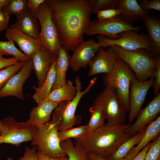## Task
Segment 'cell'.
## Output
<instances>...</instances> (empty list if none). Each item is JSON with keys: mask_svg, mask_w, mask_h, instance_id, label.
Segmentation results:
<instances>
[{"mask_svg": "<svg viewBox=\"0 0 160 160\" xmlns=\"http://www.w3.org/2000/svg\"><path fill=\"white\" fill-rule=\"evenodd\" d=\"M60 145L68 160H89L88 151L76 141L74 143L71 139L61 142Z\"/></svg>", "mask_w": 160, "mask_h": 160, "instance_id": "28", "label": "cell"}, {"mask_svg": "<svg viewBox=\"0 0 160 160\" xmlns=\"http://www.w3.org/2000/svg\"><path fill=\"white\" fill-rule=\"evenodd\" d=\"M37 152L35 146H33L32 148L26 146L23 156L18 158L17 160H38Z\"/></svg>", "mask_w": 160, "mask_h": 160, "instance_id": "39", "label": "cell"}, {"mask_svg": "<svg viewBox=\"0 0 160 160\" xmlns=\"http://www.w3.org/2000/svg\"><path fill=\"white\" fill-rule=\"evenodd\" d=\"M37 157L38 160H68L67 156L61 158L53 159L42 154L37 151Z\"/></svg>", "mask_w": 160, "mask_h": 160, "instance_id": "44", "label": "cell"}, {"mask_svg": "<svg viewBox=\"0 0 160 160\" xmlns=\"http://www.w3.org/2000/svg\"><path fill=\"white\" fill-rule=\"evenodd\" d=\"M16 21L10 26L35 39H39L40 25L35 14L27 9L16 16Z\"/></svg>", "mask_w": 160, "mask_h": 160, "instance_id": "19", "label": "cell"}, {"mask_svg": "<svg viewBox=\"0 0 160 160\" xmlns=\"http://www.w3.org/2000/svg\"><path fill=\"white\" fill-rule=\"evenodd\" d=\"M19 61V60L15 57H13L9 58H5L0 54V70L14 65Z\"/></svg>", "mask_w": 160, "mask_h": 160, "instance_id": "40", "label": "cell"}, {"mask_svg": "<svg viewBox=\"0 0 160 160\" xmlns=\"http://www.w3.org/2000/svg\"><path fill=\"white\" fill-rule=\"evenodd\" d=\"M58 132L55 124L50 121L36 127L31 141V145L35 146L39 153L51 158L67 156L61 146Z\"/></svg>", "mask_w": 160, "mask_h": 160, "instance_id": "6", "label": "cell"}, {"mask_svg": "<svg viewBox=\"0 0 160 160\" xmlns=\"http://www.w3.org/2000/svg\"><path fill=\"white\" fill-rule=\"evenodd\" d=\"M90 119L86 125L87 133L91 132L105 125V117L101 107L99 105H92L89 109Z\"/></svg>", "mask_w": 160, "mask_h": 160, "instance_id": "29", "label": "cell"}, {"mask_svg": "<svg viewBox=\"0 0 160 160\" xmlns=\"http://www.w3.org/2000/svg\"><path fill=\"white\" fill-rule=\"evenodd\" d=\"M122 13L121 11L117 9L100 10L97 13L98 20H99L110 19Z\"/></svg>", "mask_w": 160, "mask_h": 160, "instance_id": "36", "label": "cell"}, {"mask_svg": "<svg viewBox=\"0 0 160 160\" xmlns=\"http://www.w3.org/2000/svg\"><path fill=\"white\" fill-rule=\"evenodd\" d=\"M142 26H134L132 22L126 20L120 15L108 20L91 21L85 33L88 36L103 35L111 39H117L119 34L124 31L132 30L139 32L143 28Z\"/></svg>", "mask_w": 160, "mask_h": 160, "instance_id": "10", "label": "cell"}, {"mask_svg": "<svg viewBox=\"0 0 160 160\" xmlns=\"http://www.w3.org/2000/svg\"><path fill=\"white\" fill-rule=\"evenodd\" d=\"M57 105L47 99L43 100L31 110L26 122L36 127L50 122L52 113Z\"/></svg>", "mask_w": 160, "mask_h": 160, "instance_id": "20", "label": "cell"}, {"mask_svg": "<svg viewBox=\"0 0 160 160\" xmlns=\"http://www.w3.org/2000/svg\"><path fill=\"white\" fill-rule=\"evenodd\" d=\"M87 155L89 160H106L104 158L89 151H88Z\"/></svg>", "mask_w": 160, "mask_h": 160, "instance_id": "45", "label": "cell"}, {"mask_svg": "<svg viewBox=\"0 0 160 160\" xmlns=\"http://www.w3.org/2000/svg\"><path fill=\"white\" fill-rule=\"evenodd\" d=\"M151 42L152 53L155 58L160 57V20L156 16L148 15L142 20Z\"/></svg>", "mask_w": 160, "mask_h": 160, "instance_id": "21", "label": "cell"}, {"mask_svg": "<svg viewBox=\"0 0 160 160\" xmlns=\"http://www.w3.org/2000/svg\"><path fill=\"white\" fill-rule=\"evenodd\" d=\"M145 129V133L140 142L130 150L124 158L128 160L132 159L151 141L160 135V116L149 124Z\"/></svg>", "mask_w": 160, "mask_h": 160, "instance_id": "22", "label": "cell"}, {"mask_svg": "<svg viewBox=\"0 0 160 160\" xmlns=\"http://www.w3.org/2000/svg\"><path fill=\"white\" fill-rule=\"evenodd\" d=\"M131 124L109 126L105 124L75 139L88 151L106 158L132 136L128 131Z\"/></svg>", "mask_w": 160, "mask_h": 160, "instance_id": "2", "label": "cell"}, {"mask_svg": "<svg viewBox=\"0 0 160 160\" xmlns=\"http://www.w3.org/2000/svg\"><path fill=\"white\" fill-rule=\"evenodd\" d=\"M33 70V65L31 59L23 62L20 70L8 80L0 91V98L13 96L23 100V85Z\"/></svg>", "mask_w": 160, "mask_h": 160, "instance_id": "13", "label": "cell"}, {"mask_svg": "<svg viewBox=\"0 0 160 160\" xmlns=\"http://www.w3.org/2000/svg\"><path fill=\"white\" fill-rule=\"evenodd\" d=\"M9 0H0V8H2L5 6L8 3Z\"/></svg>", "mask_w": 160, "mask_h": 160, "instance_id": "46", "label": "cell"}, {"mask_svg": "<svg viewBox=\"0 0 160 160\" xmlns=\"http://www.w3.org/2000/svg\"><path fill=\"white\" fill-rule=\"evenodd\" d=\"M28 3L27 0H9L1 10L9 16L12 14L16 16L27 9Z\"/></svg>", "mask_w": 160, "mask_h": 160, "instance_id": "31", "label": "cell"}, {"mask_svg": "<svg viewBox=\"0 0 160 160\" xmlns=\"http://www.w3.org/2000/svg\"></svg>", "mask_w": 160, "mask_h": 160, "instance_id": "48", "label": "cell"}, {"mask_svg": "<svg viewBox=\"0 0 160 160\" xmlns=\"http://www.w3.org/2000/svg\"><path fill=\"white\" fill-rule=\"evenodd\" d=\"M151 143L143 148L133 159L129 160H144L146 152L149 147ZM121 160H128L124 158Z\"/></svg>", "mask_w": 160, "mask_h": 160, "instance_id": "43", "label": "cell"}, {"mask_svg": "<svg viewBox=\"0 0 160 160\" xmlns=\"http://www.w3.org/2000/svg\"><path fill=\"white\" fill-rule=\"evenodd\" d=\"M23 62L19 61L17 63L0 70V91L8 80L21 69Z\"/></svg>", "mask_w": 160, "mask_h": 160, "instance_id": "33", "label": "cell"}, {"mask_svg": "<svg viewBox=\"0 0 160 160\" xmlns=\"http://www.w3.org/2000/svg\"><path fill=\"white\" fill-rule=\"evenodd\" d=\"M153 77L154 80L151 87L153 88L154 94L156 96L160 92L159 90L160 88V57L157 58V68Z\"/></svg>", "mask_w": 160, "mask_h": 160, "instance_id": "38", "label": "cell"}, {"mask_svg": "<svg viewBox=\"0 0 160 160\" xmlns=\"http://www.w3.org/2000/svg\"><path fill=\"white\" fill-rule=\"evenodd\" d=\"M76 93V88L73 82L69 80L63 85L51 91L45 99L58 104L62 101L72 100Z\"/></svg>", "mask_w": 160, "mask_h": 160, "instance_id": "25", "label": "cell"}, {"mask_svg": "<svg viewBox=\"0 0 160 160\" xmlns=\"http://www.w3.org/2000/svg\"><path fill=\"white\" fill-rule=\"evenodd\" d=\"M143 10L150 11L151 9L160 11V0H141L138 3Z\"/></svg>", "mask_w": 160, "mask_h": 160, "instance_id": "37", "label": "cell"}, {"mask_svg": "<svg viewBox=\"0 0 160 160\" xmlns=\"http://www.w3.org/2000/svg\"><path fill=\"white\" fill-rule=\"evenodd\" d=\"M55 61L52 64L42 85L39 87L35 86L33 87L35 92L32 97L37 105L47 97L54 84L55 79Z\"/></svg>", "mask_w": 160, "mask_h": 160, "instance_id": "26", "label": "cell"}, {"mask_svg": "<svg viewBox=\"0 0 160 160\" xmlns=\"http://www.w3.org/2000/svg\"><path fill=\"white\" fill-rule=\"evenodd\" d=\"M36 127L27 122H19L9 116L1 121L0 144L6 143L18 147L22 143L31 141Z\"/></svg>", "mask_w": 160, "mask_h": 160, "instance_id": "9", "label": "cell"}, {"mask_svg": "<svg viewBox=\"0 0 160 160\" xmlns=\"http://www.w3.org/2000/svg\"><path fill=\"white\" fill-rule=\"evenodd\" d=\"M1 120H0V127L1 126Z\"/></svg>", "mask_w": 160, "mask_h": 160, "instance_id": "47", "label": "cell"}, {"mask_svg": "<svg viewBox=\"0 0 160 160\" xmlns=\"http://www.w3.org/2000/svg\"><path fill=\"white\" fill-rule=\"evenodd\" d=\"M99 48L98 43L93 39L82 41L71 56V68L77 72L81 68H86Z\"/></svg>", "mask_w": 160, "mask_h": 160, "instance_id": "15", "label": "cell"}, {"mask_svg": "<svg viewBox=\"0 0 160 160\" xmlns=\"http://www.w3.org/2000/svg\"><path fill=\"white\" fill-rule=\"evenodd\" d=\"M119 36V38L113 39L103 35H97L99 47L107 49L111 45H116L129 51L142 49L152 52L150 40L147 34L129 30L121 33Z\"/></svg>", "mask_w": 160, "mask_h": 160, "instance_id": "11", "label": "cell"}, {"mask_svg": "<svg viewBox=\"0 0 160 160\" xmlns=\"http://www.w3.org/2000/svg\"><path fill=\"white\" fill-rule=\"evenodd\" d=\"M68 51L63 46L60 48L55 63V81L51 92L60 87L66 83V73L70 66L71 60V56Z\"/></svg>", "mask_w": 160, "mask_h": 160, "instance_id": "23", "label": "cell"}, {"mask_svg": "<svg viewBox=\"0 0 160 160\" xmlns=\"http://www.w3.org/2000/svg\"><path fill=\"white\" fill-rule=\"evenodd\" d=\"M160 113V92L151 100L146 106L141 109L135 122L131 124L128 130L133 135L145 129L155 120Z\"/></svg>", "mask_w": 160, "mask_h": 160, "instance_id": "16", "label": "cell"}, {"mask_svg": "<svg viewBox=\"0 0 160 160\" xmlns=\"http://www.w3.org/2000/svg\"><path fill=\"white\" fill-rule=\"evenodd\" d=\"M118 0H96L92 8V14L100 10L114 9L117 5Z\"/></svg>", "mask_w": 160, "mask_h": 160, "instance_id": "35", "label": "cell"}, {"mask_svg": "<svg viewBox=\"0 0 160 160\" xmlns=\"http://www.w3.org/2000/svg\"><path fill=\"white\" fill-rule=\"evenodd\" d=\"M9 16L3 12L0 8V33L7 28L9 22Z\"/></svg>", "mask_w": 160, "mask_h": 160, "instance_id": "41", "label": "cell"}, {"mask_svg": "<svg viewBox=\"0 0 160 160\" xmlns=\"http://www.w3.org/2000/svg\"><path fill=\"white\" fill-rule=\"evenodd\" d=\"M35 15L40 24L39 39L42 45L57 59L62 45L46 0L39 6Z\"/></svg>", "mask_w": 160, "mask_h": 160, "instance_id": "7", "label": "cell"}, {"mask_svg": "<svg viewBox=\"0 0 160 160\" xmlns=\"http://www.w3.org/2000/svg\"><path fill=\"white\" fill-rule=\"evenodd\" d=\"M96 0H46L62 46L73 51L83 40Z\"/></svg>", "mask_w": 160, "mask_h": 160, "instance_id": "1", "label": "cell"}, {"mask_svg": "<svg viewBox=\"0 0 160 160\" xmlns=\"http://www.w3.org/2000/svg\"><path fill=\"white\" fill-rule=\"evenodd\" d=\"M145 131V129H143L130 137L123 142L112 155L104 159L106 160H121L125 157L130 150L140 142Z\"/></svg>", "mask_w": 160, "mask_h": 160, "instance_id": "27", "label": "cell"}, {"mask_svg": "<svg viewBox=\"0 0 160 160\" xmlns=\"http://www.w3.org/2000/svg\"><path fill=\"white\" fill-rule=\"evenodd\" d=\"M135 78L131 69L119 57L112 70L103 73L102 76L103 85L105 87L115 89L119 99L128 112L130 83Z\"/></svg>", "mask_w": 160, "mask_h": 160, "instance_id": "5", "label": "cell"}, {"mask_svg": "<svg viewBox=\"0 0 160 160\" xmlns=\"http://www.w3.org/2000/svg\"><path fill=\"white\" fill-rule=\"evenodd\" d=\"M87 133L86 125H83L60 131L58 132L60 142L69 139L79 137Z\"/></svg>", "mask_w": 160, "mask_h": 160, "instance_id": "32", "label": "cell"}, {"mask_svg": "<svg viewBox=\"0 0 160 160\" xmlns=\"http://www.w3.org/2000/svg\"><path fill=\"white\" fill-rule=\"evenodd\" d=\"M45 0H28L27 9L34 14L40 5Z\"/></svg>", "mask_w": 160, "mask_h": 160, "instance_id": "42", "label": "cell"}, {"mask_svg": "<svg viewBox=\"0 0 160 160\" xmlns=\"http://www.w3.org/2000/svg\"><path fill=\"white\" fill-rule=\"evenodd\" d=\"M116 7L122 18L132 22L142 20L150 12L143 10L136 0H119Z\"/></svg>", "mask_w": 160, "mask_h": 160, "instance_id": "24", "label": "cell"}, {"mask_svg": "<svg viewBox=\"0 0 160 160\" xmlns=\"http://www.w3.org/2000/svg\"><path fill=\"white\" fill-rule=\"evenodd\" d=\"M0 54L2 55L12 56L23 62L31 59L15 47L14 42L12 40L0 41Z\"/></svg>", "mask_w": 160, "mask_h": 160, "instance_id": "30", "label": "cell"}, {"mask_svg": "<svg viewBox=\"0 0 160 160\" xmlns=\"http://www.w3.org/2000/svg\"><path fill=\"white\" fill-rule=\"evenodd\" d=\"M109 47L130 67L137 80L144 81L154 77L158 57L155 58L151 52L142 49L129 51L116 45Z\"/></svg>", "mask_w": 160, "mask_h": 160, "instance_id": "4", "label": "cell"}, {"mask_svg": "<svg viewBox=\"0 0 160 160\" xmlns=\"http://www.w3.org/2000/svg\"><path fill=\"white\" fill-rule=\"evenodd\" d=\"M154 80V77L144 81H140L136 78L130 83L129 100V108L127 117L128 124H131L141 111L148 92Z\"/></svg>", "mask_w": 160, "mask_h": 160, "instance_id": "12", "label": "cell"}, {"mask_svg": "<svg viewBox=\"0 0 160 160\" xmlns=\"http://www.w3.org/2000/svg\"><path fill=\"white\" fill-rule=\"evenodd\" d=\"M30 58L37 78L38 87H39L44 82L52 64L56 59L43 48L37 51Z\"/></svg>", "mask_w": 160, "mask_h": 160, "instance_id": "18", "label": "cell"}, {"mask_svg": "<svg viewBox=\"0 0 160 160\" xmlns=\"http://www.w3.org/2000/svg\"><path fill=\"white\" fill-rule=\"evenodd\" d=\"M5 36L8 40L15 42L20 51L30 58L37 51L43 48L39 39H34L17 28L10 26L7 28Z\"/></svg>", "mask_w": 160, "mask_h": 160, "instance_id": "17", "label": "cell"}, {"mask_svg": "<svg viewBox=\"0 0 160 160\" xmlns=\"http://www.w3.org/2000/svg\"><path fill=\"white\" fill-rule=\"evenodd\" d=\"M144 160H160V135L151 143Z\"/></svg>", "mask_w": 160, "mask_h": 160, "instance_id": "34", "label": "cell"}, {"mask_svg": "<svg viewBox=\"0 0 160 160\" xmlns=\"http://www.w3.org/2000/svg\"><path fill=\"white\" fill-rule=\"evenodd\" d=\"M119 57L110 47L105 50L100 48L89 63V76L110 72L113 68Z\"/></svg>", "mask_w": 160, "mask_h": 160, "instance_id": "14", "label": "cell"}, {"mask_svg": "<svg viewBox=\"0 0 160 160\" xmlns=\"http://www.w3.org/2000/svg\"><path fill=\"white\" fill-rule=\"evenodd\" d=\"M95 105L102 108L106 124L116 126L125 121L128 111L120 101L115 89L105 87L95 98L92 104Z\"/></svg>", "mask_w": 160, "mask_h": 160, "instance_id": "8", "label": "cell"}, {"mask_svg": "<svg viewBox=\"0 0 160 160\" xmlns=\"http://www.w3.org/2000/svg\"><path fill=\"white\" fill-rule=\"evenodd\" d=\"M97 80L96 77L93 78L86 88L82 91L81 82L79 76H76L74 80L76 89L75 97L70 101L60 102L53 111L52 119L50 122L55 124L58 131L71 128L80 123L81 116L75 114L77 107L81 98L89 92Z\"/></svg>", "mask_w": 160, "mask_h": 160, "instance_id": "3", "label": "cell"}]
</instances>
